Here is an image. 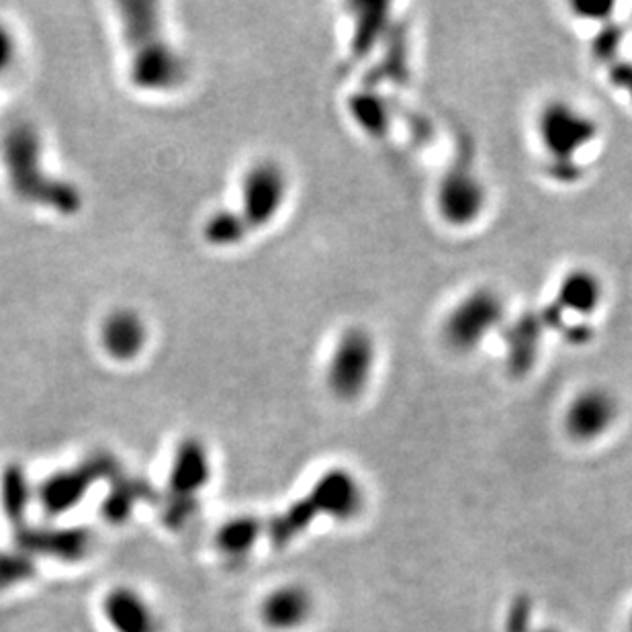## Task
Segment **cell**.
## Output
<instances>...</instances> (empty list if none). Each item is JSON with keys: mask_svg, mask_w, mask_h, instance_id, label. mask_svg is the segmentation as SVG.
I'll list each match as a JSON object with an SVG mask.
<instances>
[{"mask_svg": "<svg viewBox=\"0 0 632 632\" xmlns=\"http://www.w3.org/2000/svg\"><path fill=\"white\" fill-rule=\"evenodd\" d=\"M379 366V342L366 326H347L328 352L324 379L328 392L342 404L359 402L371 390Z\"/></svg>", "mask_w": 632, "mask_h": 632, "instance_id": "2", "label": "cell"}, {"mask_svg": "<svg viewBox=\"0 0 632 632\" xmlns=\"http://www.w3.org/2000/svg\"><path fill=\"white\" fill-rule=\"evenodd\" d=\"M101 471L97 469H76V471H66L56 477H52L49 482L44 483L42 492H40V499L42 506L47 514L58 516V514L68 512L72 510L76 501H80L89 485H91L92 475H97Z\"/></svg>", "mask_w": 632, "mask_h": 632, "instance_id": "12", "label": "cell"}, {"mask_svg": "<svg viewBox=\"0 0 632 632\" xmlns=\"http://www.w3.org/2000/svg\"><path fill=\"white\" fill-rule=\"evenodd\" d=\"M620 418L617 393L603 385H587L573 395L563 411V430L575 442H596Z\"/></svg>", "mask_w": 632, "mask_h": 632, "instance_id": "5", "label": "cell"}, {"mask_svg": "<svg viewBox=\"0 0 632 632\" xmlns=\"http://www.w3.org/2000/svg\"><path fill=\"white\" fill-rule=\"evenodd\" d=\"M27 485L23 479V473L16 467H11L4 473V485H2V499H4V510L11 516V520L19 524L23 514L27 510Z\"/></svg>", "mask_w": 632, "mask_h": 632, "instance_id": "14", "label": "cell"}, {"mask_svg": "<svg viewBox=\"0 0 632 632\" xmlns=\"http://www.w3.org/2000/svg\"><path fill=\"white\" fill-rule=\"evenodd\" d=\"M207 482V461L199 444H187L172 469L170 479V504L166 508V522L181 527L182 522L195 512L193 496L196 489Z\"/></svg>", "mask_w": 632, "mask_h": 632, "instance_id": "7", "label": "cell"}, {"mask_svg": "<svg viewBox=\"0 0 632 632\" xmlns=\"http://www.w3.org/2000/svg\"><path fill=\"white\" fill-rule=\"evenodd\" d=\"M314 596L297 584L272 589L260 606L262 622L272 631H297L314 614Z\"/></svg>", "mask_w": 632, "mask_h": 632, "instance_id": "10", "label": "cell"}, {"mask_svg": "<svg viewBox=\"0 0 632 632\" xmlns=\"http://www.w3.org/2000/svg\"><path fill=\"white\" fill-rule=\"evenodd\" d=\"M598 137V121L569 99H551L539 109L537 139L551 165L573 168Z\"/></svg>", "mask_w": 632, "mask_h": 632, "instance_id": "3", "label": "cell"}, {"mask_svg": "<svg viewBox=\"0 0 632 632\" xmlns=\"http://www.w3.org/2000/svg\"><path fill=\"white\" fill-rule=\"evenodd\" d=\"M103 617L113 632H160L154 608L134 587H113L103 600Z\"/></svg>", "mask_w": 632, "mask_h": 632, "instance_id": "9", "label": "cell"}, {"mask_svg": "<svg viewBox=\"0 0 632 632\" xmlns=\"http://www.w3.org/2000/svg\"><path fill=\"white\" fill-rule=\"evenodd\" d=\"M35 572L31 555H16V553H0V589L16 586L30 579Z\"/></svg>", "mask_w": 632, "mask_h": 632, "instance_id": "15", "label": "cell"}, {"mask_svg": "<svg viewBox=\"0 0 632 632\" xmlns=\"http://www.w3.org/2000/svg\"><path fill=\"white\" fill-rule=\"evenodd\" d=\"M489 207V189L482 174L469 165H454L447 170L435 191L437 215L454 229H467L482 222Z\"/></svg>", "mask_w": 632, "mask_h": 632, "instance_id": "4", "label": "cell"}, {"mask_svg": "<svg viewBox=\"0 0 632 632\" xmlns=\"http://www.w3.org/2000/svg\"><path fill=\"white\" fill-rule=\"evenodd\" d=\"M631 629H632V618H631Z\"/></svg>", "mask_w": 632, "mask_h": 632, "instance_id": "18", "label": "cell"}, {"mask_svg": "<svg viewBox=\"0 0 632 632\" xmlns=\"http://www.w3.org/2000/svg\"><path fill=\"white\" fill-rule=\"evenodd\" d=\"M606 297L603 279L587 267H575L558 279L553 307L557 317H591L600 312Z\"/></svg>", "mask_w": 632, "mask_h": 632, "instance_id": "8", "label": "cell"}, {"mask_svg": "<svg viewBox=\"0 0 632 632\" xmlns=\"http://www.w3.org/2000/svg\"><path fill=\"white\" fill-rule=\"evenodd\" d=\"M289 182L281 166L264 162L250 170L244 182V217L252 226H267L285 205Z\"/></svg>", "mask_w": 632, "mask_h": 632, "instance_id": "6", "label": "cell"}, {"mask_svg": "<svg viewBox=\"0 0 632 632\" xmlns=\"http://www.w3.org/2000/svg\"><path fill=\"white\" fill-rule=\"evenodd\" d=\"M508 303L494 286H473L440 321V338L454 354H473L506 326Z\"/></svg>", "mask_w": 632, "mask_h": 632, "instance_id": "1", "label": "cell"}, {"mask_svg": "<svg viewBox=\"0 0 632 632\" xmlns=\"http://www.w3.org/2000/svg\"><path fill=\"white\" fill-rule=\"evenodd\" d=\"M614 82L624 91H629L632 99V61H624V64L614 66Z\"/></svg>", "mask_w": 632, "mask_h": 632, "instance_id": "16", "label": "cell"}, {"mask_svg": "<svg viewBox=\"0 0 632 632\" xmlns=\"http://www.w3.org/2000/svg\"><path fill=\"white\" fill-rule=\"evenodd\" d=\"M260 534V522L255 518H236L229 520L224 527L219 528L217 532V546L219 551L227 555V557H240L246 555L255 542L258 541Z\"/></svg>", "mask_w": 632, "mask_h": 632, "instance_id": "13", "label": "cell"}, {"mask_svg": "<svg viewBox=\"0 0 632 632\" xmlns=\"http://www.w3.org/2000/svg\"><path fill=\"white\" fill-rule=\"evenodd\" d=\"M542 632H557V631H542Z\"/></svg>", "mask_w": 632, "mask_h": 632, "instance_id": "17", "label": "cell"}, {"mask_svg": "<svg viewBox=\"0 0 632 632\" xmlns=\"http://www.w3.org/2000/svg\"><path fill=\"white\" fill-rule=\"evenodd\" d=\"M307 501L316 512L321 510L334 518H350L361 508V483L345 469H336L316 483Z\"/></svg>", "mask_w": 632, "mask_h": 632, "instance_id": "11", "label": "cell"}]
</instances>
